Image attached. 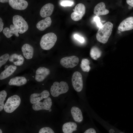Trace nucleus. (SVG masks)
I'll list each match as a JSON object with an SVG mask.
<instances>
[{
	"mask_svg": "<svg viewBox=\"0 0 133 133\" xmlns=\"http://www.w3.org/2000/svg\"><path fill=\"white\" fill-rule=\"evenodd\" d=\"M126 2L129 6L133 7V0H126Z\"/></svg>",
	"mask_w": 133,
	"mask_h": 133,
	"instance_id": "nucleus-34",
	"label": "nucleus"
},
{
	"mask_svg": "<svg viewBox=\"0 0 133 133\" xmlns=\"http://www.w3.org/2000/svg\"><path fill=\"white\" fill-rule=\"evenodd\" d=\"M17 67L15 65H11L1 72L0 74V79L2 80L11 76L16 71Z\"/></svg>",
	"mask_w": 133,
	"mask_h": 133,
	"instance_id": "nucleus-21",
	"label": "nucleus"
},
{
	"mask_svg": "<svg viewBox=\"0 0 133 133\" xmlns=\"http://www.w3.org/2000/svg\"><path fill=\"white\" fill-rule=\"evenodd\" d=\"M90 64L89 61L87 59L83 58L82 60L80 66L83 71L89 72L90 69Z\"/></svg>",
	"mask_w": 133,
	"mask_h": 133,
	"instance_id": "nucleus-25",
	"label": "nucleus"
},
{
	"mask_svg": "<svg viewBox=\"0 0 133 133\" xmlns=\"http://www.w3.org/2000/svg\"><path fill=\"white\" fill-rule=\"evenodd\" d=\"M77 124L73 122H69L64 124L62 126V130L64 133H71L77 130Z\"/></svg>",
	"mask_w": 133,
	"mask_h": 133,
	"instance_id": "nucleus-23",
	"label": "nucleus"
},
{
	"mask_svg": "<svg viewBox=\"0 0 133 133\" xmlns=\"http://www.w3.org/2000/svg\"><path fill=\"white\" fill-rule=\"evenodd\" d=\"M20 102L19 96L17 95H14L8 99L4 105V110L7 113H12L19 106Z\"/></svg>",
	"mask_w": 133,
	"mask_h": 133,
	"instance_id": "nucleus-4",
	"label": "nucleus"
},
{
	"mask_svg": "<svg viewBox=\"0 0 133 133\" xmlns=\"http://www.w3.org/2000/svg\"><path fill=\"white\" fill-rule=\"evenodd\" d=\"M133 29V17H127L123 20L120 23L118 30L121 32L130 30Z\"/></svg>",
	"mask_w": 133,
	"mask_h": 133,
	"instance_id": "nucleus-10",
	"label": "nucleus"
},
{
	"mask_svg": "<svg viewBox=\"0 0 133 133\" xmlns=\"http://www.w3.org/2000/svg\"><path fill=\"white\" fill-rule=\"evenodd\" d=\"M27 82L26 78L23 76H17L11 79L8 82L10 85L20 86L26 84Z\"/></svg>",
	"mask_w": 133,
	"mask_h": 133,
	"instance_id": "nucleus-20",
	"label": "nucleus"
},
{
	"mask_svg": "<svg viewBox=\"0 0 133 133\" xmlns=\"http://www.w3.org/2000/svg\"><path fill=\"white\" fill-rule=\"evenodd\" d=\"M8 2L13 8L18 10H25L28 5V2L25 0H9Z\"/></svg>",
	"mask_w": 133,
	"mask_h": 133,
	"instance_id": "nucleus-12",
	"label": "nucleus"
},
{
	"mask_svg": "<svg viewBox=\"0 0 133 133\" xmlns=\"http://www.w3.org/2000/svg\"><path fill=\"white\" fill-rule=\"evenodd\" d=\"M101 55V51L97 47L94 46L91 48L90 51V55L93 59L97 60L100 57Z\"/></svg>",
	"mask_w": 133,
	"mask_h": 133,
	"instance_id": "nucleus-24",
	"label": "nucleus"
},
{
	"mask_svg": "<svg viewBox=\"0 0 133 133\" xmlns=\"http://www.w3.org/2000/svg\"><path fill=\"white\" fill-rule=\"evenodd\" d=\"M13 23L18 33L22 34L28 29V25L27 22L22 17L16 15L13 17Z\"/></svg>",
	"mask_w": 133,
	"mask_h": 133,
	"instance_id": "nucleus-5",
	"label": "nucleus"
},
{
	"mask_svg": "<svg viewBox=\"0 0 133 133\" xmlns=\"http://www.w3.org/2000/svg\"><path fill=\"white\" fill-rule=\"evenodd\" d=\"M109 133H113L115 132L114 130L112 129H110L109 131Z\"/></svg>",
	"mask_w": 133,
	"mask_h": 133,
	"instance_id": "nucleus-36",
	"label": "nucleus"
},
{
	"mask_svg": "<svg viewBox=\"0 0 133 133\" xmlns=\"http://www.w3.org/2000/svg\"><path fill=\"white\" fill-rule=\"evenodd\" d=\"M113 26L112 23L108 21L100 27L96 34L97 40L103 44L106 43L111 34Z\"/></svg>",
	"mask_w": 133,
	"mask_h": 133,
	"instance_id": "nucleus-1",
	"label": "nucleus"
},
{
	"mask_svg": "<svg viewBox=\"0 0 133 133\" xmlns=\"http://www.w3.org/2000/svg\"><path fill=\"white\" fill-rule=\"evenodd\" d=\"M73 12L71 15V18L75 21H79L82 19L85 12V7L82 3H79L75 6L73 9Z\"/></svg>",
	"mask_w": 133,
	"mask_h": 133,
	"instance_id": "nucleus-6",
	"label": "nucleus"
},
{
	"mask_svg": "<svg viewBox=\"0 0 133 133\" xmlns=\"http://www.w3.org/2000/svg\"><path fill=\"white\" fill-rule=\"evenodd\" d=\"M51 22V18L50 17H47L37 23L36 27L39 30L44 31L50 26Z\"/></svg>",
	"mask_w": 133,
	"mask_h": 133,
	"instance_id": "nucleus-19",
	"label": "nucleus"
},
{
	"mask_svg": "<svg viewBox=\"0 0 133 133\" xmlns=\"http://www.w3.org/2000/svg\"><path fill=\"white\" fill-rule=\"evenodd\" d=\"M96 133L95 130L93 128H89L86 130L84 132V133Z\"/></svg>",
	"mask_w": 133,
	"mask_h": 133,
	"instance_id": "nucleus-32",
	"label": "nucleus"
},
{
	"mask_svg": "<svg viewBox=\"0 0 133 133\" xmlns=\"http://www.w3.org/2000/svg\"><path fill=\"white\" fill-rule=\"evenodd\" d=\"M51 109H50L49 110V112H50L51 111Z\"/></svg>",
	"mask_w": 133,
	"mask_h": 133,
	"instance_id": "nucleus-38",
	"label": "nucleus"
},
{
	"mask_svg": "<svg viewBox=\"0 0 133 133\" xmlns=\"http://www.w3.org/2000/svg\"><path fill=\"white\" fill-rule=\"evenodd\" d=\"M6 92L3 90L0 92V111H1L4 108V102L7 96Z\"/></svg>",
	"mask_w": 133,
	"mask_h": 133,
	"instance_id": "nucleus-26",
	"label": "nucleus"
},
{
	"mask_svg": "<svg viewBox=\"0 0 133 133\" xmlns=\"http://www.w3.org/2000/svg\"><path fill=\"white\" fill-rule=\"evenodd\" d=\"M68 89V86L66 82L61 81L59 83L55 82L51 86L50 92L53 97H57L61 94L67 92Z\"/></svg>",
	"mask_w": 133,
	"mask_h": 133,
	"instance_id": "nucleus-3",
	"label": "nucleus"
},
{
	"mask_svg": "<svg viewBox=\"0 0 133 133\" xmlns=\"http://www.w3.org/2000/svg\"><path fill=\"white\" fill-rule=\"evenodd\" d=\"M72 86L77 92L81 91L83 87V82L82 75L79 72L75 71L73 73L71 78Z\"/></svg>",
	"mask_w": 133,
	"mask_h": 133,
	"instance_id": "nucleus-7",
	"label": "nucleus"
},
{
	"mask_svg": "<svg viewBox=\"0 0 133 133\" xmlns=\"http://www.w3.org/2000/svg\"><path fill=\"white\" fill-rule=\"evenodd\" d=\"M74 38L81 43H83L84 41L83 37H82L77 34H75L74 35Z\"/></svg>",
	"mask_w": 133,
	"mask_h": 133,
	"instance_id": "nucleus-30",
	"label": "nucleus"
},
{
	"mask_svg": "<svg viewBox=\"0 0 133 133\" xmlns=\"http://www.w3.org/2000/svg\"><path fill=\"white\" fill-rule=\"evenodd\" d=\"M57 36L53 33H49L42 36L40 44L41 48L45 50H49L52 48L57 40Z\"/></svg>",
	"mask_w": 133,
	"mask_h": 133,
	"instance_id": "nucleus-2",
	"label": "nucleus"
},
{
	"mask_svg": "<svg viewBox=\"0 0 133 133\" xmlns=\"http://www.w3.org/2000/svg\"><path fill=\"white\" fill-rule=\"evenodd\" d=\"M54 9V6L51 3H48L44 5L41 8L40 14L43 18L50 16L52 14Z\"/></svg>",
	"mask_w": 133,
	"mask_h": 133,
	"instance_id": "nucleus-14",
	"label": "nucleus"
},
{
	"mask_svg": "<svg viewBox=\"0 0 133 133\" xmlns=\"http://www.w3.org/2000/svg\"><path fill=\"white\" fill-rule=\"evenodd\" d=\"M94 20L96 22L97 26L98 27L100 28L102 25L100 22V18L98 16L95 17L94 18Z\"/></svg>",
	"mask_w": 133,
	"mask_h": 133,
	"instance_id": "nucleus-31",
	"label": "nucleus"
},
{
	"mask_svg": "<svg viewBox=\"0 0 133 133\" xmlns=\"http://www.w3.org/2000/svg\"><path fill=\"white\" fill-rule=\"evenodd\" d=\"M9 61L16 66H20L23 64L24 59L22 55L15 53L10 56Z\"/></svg>",
	"mask_w": 133,
	"mask_h": 133,
	"instance_id": "nucleus-18",
	"label": "nucleus"
},
{
	"mask_svg": "<svg viewBox=\"0 0 133 133\" xmlns=\"http://www.w3.org/2000/svg\"><path fill=\"white\" fill-rule=\"evenodd\" d=\"M9 0H0V2L2 3H6L9 2Z\"/></svg>",
	"mask_w": 133,
	"mask_h": 133,
	"instance_id": "nucleus-35",
	"label": "nucleus"
},
{
	"mask_svg": "<svg viewBox=\"0 0 133 133\" xmlns=\"http://www.w3.org/2000/svg\"><path fill=\"white\" fill-rule=\"evenodd\" d=\"M3 33L4 35L7 38L11 37L13 34L16 36L18 37L19 34L18 32L14 25L11 24L10 26V29L6 27L3 29Z\"/></svg>",
	"mask_w": 133,
	"mask_h": 133,
	"instance_id": "nucleus-22",
	"label": "nucleus"
},
{
	"mask_svg": "<svg viewBox=\"0 0 133 133\" xmlns=\"http://www.w3.org/2000/svg\"><path fill=\"white\" fill-rule=\"evenodd\" d=\"M50 69L44 67H40L36 70L35 79L40 82L43 81L50 73Z\"/></svg>",
	"mask_w": 133,
	"mask_h": 133,
	"instance_id": "nucleus-11",
	"label": "nucleus"
},
{
	"mask_svg": "<svg viewBox=\"0 0 133 133\" xmlns=\"http://www.w3.org/2000/svg\"><path fill=\"white\" fill-rule=\"evenodd\" d=\"M23 56L27 59H31L33 57L34 50L33 47L29 44H25L21 48Z\"/></svg>",
	"mask_w": 133,
	"mask_h": 133,
	"instance_id": "nucleus-15",
	"label": "nucleus"
},
{
	"mask_svg": "<svg viewBox=\"0 0 133 133\" xmlns=\"http://www.w3.org/2000/svg\"><path fill=\"white\" fill-rule=\"evenodd\" d=\"M73 2L69 1H64L61 3V6H71L73 4Z\"/></svg>",
	"mask_w": 133,
	"mask_h": 133,
	"instance_id": "nucleus-29",
	"label": "nucleus"
},
{
	"mask_svg": "<svg viewBox=\"0 0 133 133\" xmlns=\"http://www.w3.org/2000/svg\"><path fill=\"white\" fill-rule=\"evenodd\" d=\"M71 113L75 121L77 122H80L83 120L82 113L81 110L76 106L72 107L71 110Z\"/></svg>",
	"mask_w": 133,
	"mask_h": 133,
	"instance_id": "nucleus-17",
	"label": "nucleus"
},
{
	"mask_svg": "<svg viewBox=\"0 0 133 133\" xmlns=\"http://www.w3.org/2000/svg\"><path fill=\"white\" fill-rule=\"evenodd\" d=\"M0 133H2V132L1 130L0 129Z\"/></svg>",
	"mask_w": 133,
	"mask_h": 133,
	"instance_id": "nucleus-37",
	"label": "nucleus"
},
{
	"mask_svg": "<svg viewBox=\"0 0 133 133\" xmlns=\"http://www.w3.org/2000/svg\"><path fill=\"white\" fill-rule=\"evenodd\" d=\"M4 24L2 22V18L0 17V32L2 31L3 28Z\"/></svg>",
	"mask_w": 133,
	"mask_h": 133,
	"instance_id": "nucleus-33",
	"label": "nucleus"
},
{
	"mask_svg": "<svg viewBox=\"0 0 133 133\" xmlns=\"http://www.w3.org/2000/svg\"><path fill=\"white\" fill-rule=\"evenodd\" d=\"M52 103L50 97L45 99L43 102L39 101L34 104L32 106L33 109L35 111L42 110H49L50 109Z\"/></svg>",
	"mask_w": 133,
	"mask_h": 133,
	"instance_id": "nucleus-9",
	"label": "nucleus"
},
{
	"mask_svg": "<svg viewBox=\"0 0 133 133\" xmlns=\"http://www.w3.org/2000/svg\"><path fill=\"white\" fill-rule=\"evenodd\" d=\"M50 93L47 90H44L40 94L33 93L32 94L30 97V102L33 104L40 101L43 99H45L50 96Z\"/></svg>",
	"mask_w": 133,
	"mask_h": 133,
	"instance_id": "nucleus-13",
	"label": "nucleus"
},
{
	"mask_svg": "<svg viewBox=\"0 0 133 133\" xmlns=\"http://www.w3.org/2000/svg\"><path fill=\"white\" fill-rule=\"evenodd\" d=\"M39 133H54L53 130L50 128L46 127L41 128L39 132Z\"/></svg>",
	"mask_w": 133,
	"mask_h": 133,
	"instance_id": "nucleus-28",
	"label": "nucleus"
},
{
	"mask_svg": "<svg viewBox=\"0 0 133 133\" xmlns=\"http://www.w3.org/2000/svg\"><path fill=\"white\" fill-rule=\"evenodd\" d=\"M79 59L75 56L64 57L60 61V63L63 67L66 68H73L77 65Z\"/></svg>",
	"mask_w": 133,
	"mask_h": 133,
	"instance_id": "nucleus-8",
	"label": "nucleus"
},
{
	"mask_svg": "<svg viewBox=\"0 0 133 133\" xmlns=\"http://www.w3.org/2000/svg\"><path fill=\"white\" fill-rule=\"evenodd\" d=\"M105 3L101 2L98 4L95 7L94 10V13L97 16L104 15L108 14L109 11L106 9Z\"/></svg>",
	"mask_w": 133,
	"mask_h": 133,
	"instance_id": "nucleus-16",
	"label": "nucleus"
},
{
	"mask_svg": "<svg viewBox=\"0 0 133 133\" xmlns=\"http://www.w3.org/2000/svg\"><path fill=\"white\" fill-rule=\"evenodd\" d=\"M10 57L9 54L8 53L5 54L1 55L0 57V67L5 64Z\"/></svg>",
	"mask_w": 133,
	"mask_h": 133,
	"instance_id": "nucleus-27",
	"label": "nucleus"
}]
</instances>
